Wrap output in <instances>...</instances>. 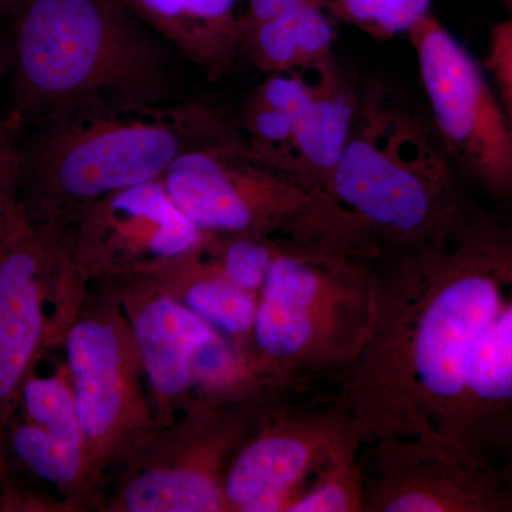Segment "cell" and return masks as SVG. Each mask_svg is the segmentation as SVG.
Here are the masks:
<instances>
[{"instance_id":"obj_1","label":"cell","mask_w":512,"mask_h":512,"mask_svg":"<svg viewBox=\"0 0 512 512\" xmlns=\"http://www.w3.org/2000/svg\"><path fill=\"white\" fill-rule=\"evenodd\" d=\"M372 333L335 380L365 444L434 431L495 463L512 426V211L375 261Z\"/></svg>"},{"instance_id":"obj_2","label":"cell","mask_w":512,"mask_h":512,"mask_svg":"<svg viewBox=\"0 0 512 512\" xmlns=\"http://www.w3.org/2000/svg\"><path fill=\"white\" fill-rule=\"evenodd\" d=\"M433 124L380 83L359 87L352 133L322 202L350 251L379 259L439 237L476 208Z\"/></svg>"},{"instance_id":"obj_3","label":"cell","mask_w":512,"mask_h":512,"mask_svg":"<svg viewBox=\"0 0 512 512\" xmlns=\"http://www.w3.org/2000/svg\"><path fill=\"white\" fill-rule=\"evenodd\" d=\"M10 130L177 100L165 42L119 0H25L9 20Z\"/></svg>"},{"instance_id":"obj_4","label":"cell","mask_w":512,"mask_h":512,"mask_svg":"<svg viewBox=\"0 0 512 512\" xmlns=\"http://www.w3.org/2000/svg\"><path fill=\"white\" fill-rule=\"evenodd\" d=\"M239 133L205 99L74 111L36 127L19 148L20 202L37 224L73 227L94 202L161 180L191 148Z\"/></svg>"},{"instance_id":"obj_5","label":"cell","mask_w":512,"mask_h":512,"mask_svg":"<svg viewBox=\"0 0 512 512\" xmlns=\"http://www.w3.org/2000/svg\"><path fill=\"white\" fill-rule=\"evenodd\" d=\"M281 239L258 296L252 345L286 394L355 365L372 333L375 261L320 242Z\"/></svg>"},{"instance_id":"obj_6","label":"cell","mask_w":512,"mask_h":512,"mask_svg":"<svg viewBox=\"0 0 512 512\" xmlns=\"http://www.w3.org/2000/svg\"><path fill=\"white\" fill-rule=\"evenodd\" d=\"M93 285L60 345L86 437L87 471L99 491L106 474L163 426L144 390L146 373L116 288L109 279Z\"/></svg>"},{"instance_id":"obj_7","label":"cell","mask_w":512,"mask_h":512,"mask_svg":"<svg viewBox=\"0 0 512 512\" xmlns=\"http://www.w3.org/2000/svg\"><path fill=\"white\" fill-rule=\"evenodd\" d=\"M163 181L204 234L305 239L318 227L320 201L259 156L242 131L185 151Z\"/></svg>"},{"instance_id":"obj_8","label":"cell","mask_w":512,"mask_h":512,"mask_svg":"<svg viewBox=\"0 0 512 512\" xmlns=\"http://www.w3.org/2000/svg\"><path fill=\"white\" fill-rule=\"evenodd\" d=\"M269 404L195 403L119 467L110 512H228L232 457Z\"/></svg>"},{"instance_id":"obj_9","label":"cell","mask_w":512,"mask_h":512,"mask_svg":"<svg viewBox=\"0 0 512 512\" xmlns=\"http://www.w3.org/2000/svg\"><path fill=\"white\" fill-rule=\"evenodd\" d=\"M407 36L441 146L467 183L512 211V123L483 63L433 13Z\"/></svg>"},{"instance_id":"obj_10","label":"cell","mask_w":512,"mask_h":512,"mask_svg":"<svg viewBox=\"0 0 512 512\" xmlns=\"http://www.w3.org/2000/svg\"><path fill=\"white\" fill-rule=\"evenodd\" d=\"M73 231L37 224L23 211L0 242V488L10 477L6 431L26 377L49 349Z\"/></svg>"},{"instance_id":"obj_11","label":"cell","mask_w":512,"mask_h":512,"mask_svg":"<svg viewBox=\"0 0 512 512\" xmlns=\"http://www.w3.org/2000/svg\"><path fill=\"white\" fill-rule=\"evenodd\" d=\"M366 512H512V470L434 431L386 437L360 453Z\"/></svg>"},{"instance_id":"obj_12","label":"cell","mask_w":512,"mask_h":512,"mask_svg":"<svg viewBox=\"0 0 512 512\" xmlns=\"http://www.w3.org/2000/svg\"><path fill=\"white\" fill-rule=\"evenodd\" d=\"M353 444L363 441L336 396L313 406L269 404L229 463L228 512H288L330 458Z\"/></svg>"},{"instance_id":"obj_13","label":"cell","mask_w":512,"mask_h":512,"mask_svg":"<svg viewBox=\"0 0 512 512\" xmlns=\"http://www.w3.org/2000/svg\"><path fill=\"white\" fill-rule=\"evenodd\" d=\"M73 227L64 288L70 309L79 308L94 282L171 261L205 238L175 204L163 178L101 198Z\"/></svg>"},{"instance_id":"obj_14","label":"cell","mask_w":512,"mask_h":512,"mask_svg":"<svg viewBox=\"0 0 512 512\" xmlns=\"http://www.w3.org/2000/svg\"><path fill=\"white\" fill-rule=\"evenodd\" d=\"M104 279L116 288L136 340L158 421L168 426L190 407L195 356L220 332L146 275L133 272Z\"/></svg>"},{"instance_id":"obj_15","label":"cell","mask_w":512,"mask_h":512,"mask_svg":"<svg viewBox=\"0 0 512 512\" xmlns=\"http://www.w3.org/2000/svg\"><path fill=\"white\" fill-rule=\"evenodd\" d=\"M315 73L311 101L296 119L295 140L285 171L322 201L349 143L359 87L340 69L335 57Z\"/></svg>"},{"instance_id":"obj_16","label":"cell","mask_w":512,"mask_h":512,"mask_svg":"<svg viewBox=\"0 0 512 512\" xmlns=\"http://www.w3.org/2000/svg\"><path fill=\"white\" fill-rule=\"evenodd\" d=\"M167 45L220 82L239 60V0H119Z\"/></svg>"},{"instance_id":"obj_17","label":"cell","mask_w":512,"mask_h":512,"mask_svg":"<svg viewBox=\"0 0 512 512\" xmlns=\"http://www.w3.org/2000/svg\"><path fill=\"white\" fill-rule=\"evenodd\" d=\"M138 274L146 275L158 288L207 320L239 349L255 356L252 329L259 293L245 291L234 284L217 259L205 251L204 245Z\"/></svg>"},{"instance_id":"obj_18","label":"cell","mask_w":512,"mask_h":512,"mask_svg":"<svg viewBox=\"0 0 512 512\" xmlns=\"http://www.w3.org/2000/svg\"><path fill=\"white\" fill-rule=\"evenodd\" d=\"M6 450L8 458L12 454L33 476L53 485L67 507L79 511L99 497L87 471L86 451L16 413L6 431Z\"/></svg>"},{"instance_id":"obj_19","label":"cell","mask_w":512,"mask_h":512,"mask_svg":"<svg viewBox=\"0 0 512 512\" xmlns=\"http://www.w3.org/2000/svg\"><path fill=\"white\" fill-rule=\"evenodd\" d=\"M35 367L23 383L15 413L86 451V437L67 367L62 373L46 376L37 375Z\"/></svg>"},{"instance_id":"obj_20","label":"cell","mask_w":512,"mask_h":512,"mask_svg":"<svg viewBox=\"0 0 512 512\" xmlns=\"http://www.w3.org/2000/svg\"><path fill=\"white\" fill-rule=\"evenodd\" d=\"M362 444H353L330 458L288 512H366Z\"/></svg>"},{"instance_id":"obj_21","label":"cell","mask_w":512,"mask_h":512,"mask_svg":"<svg viewBox=\"0 0 512 512\" xmlns=\"http://www.w3.org/2000/svg\"><path fill=\"white\" fill-rule=\"evenodd\" d=\"M202 245L234 284L259 293L281 247V239L205 234Z\"/></svg>"},{"instance_id":"obj_22","label":"cell","mask_w":512,"mask_h":512,"mask_svg":"<svg viewBox=\"0 0 512 512\" xmlns=\"http://www.w3.org/2000/svg\"><path fill=\"white\" fill-rule=\"evenodd\" d=\"M296 120L269 106L254 93L242 106L239 130L259 154L286 174L295 140Z\"/></svg>"},{"instance_id":"obj_23","label":"cell","mask_w":512,"mask_h":512,"mask_svg":"<svg viewBox=\"0 0 512 512\" xmlns=\"http://www.w3.org/2000/svg\"><path fill=\"white\" fill-rule=\"evenodd\" d=\"M23 214L20 202V153L6 117L0 114V242Z\"/></svg>"},{"instance_id":"obj_24","label":"cell","mask_w":512,"mask_h":512,"mask_svg":"<svg viewBox=\"0 0 512 512\" xmlns=\"http://www.w3.org/2000/svg\"><path fill=\"white\" fill-rule=\"evenodd\" d=\"M483 66L512 123V16L491 28Z\"/></svg>"},{"instance_id":"obj_25","label":"cell","mask_w":512,"mask_h":512,"mask_svg":"<svg viewBox=\"0 0 512 512\" xmlns=\"http://www.w3.org/2000/svg\"><path fill=\"white\" fill-rule=\"evenodd\" d=\"M254 94L269 106L291 114L296 120L311 101L313 82L306 80L303 72L268 74V79Z\"/></svg>"},{"instance_id":"obj_26","label":"cell","mask_w":512,"mask_h":512,"mask_svg":"<svg viewBox=\"0 0 512 512\" xmlns=\"http://www.w3.org/2000/svg\"><path fill=\"white\" fill-rule=\"evenodd\" d=\"M396 3L397 0H328L326 9L335 22L355 26L370 36Z\"/></svg>"},{"instance_id":"obj_27","label":"cell","mask_w":512,"mask_h":512,"mask_svg":"<svg viewBox=\"0 0 512 512\" xmlns=\"http://www.w3.org/2000/svg\"><path fill=\"white\" fill-rule=\"evenodd\" d=\"M306 0H247V8L239 15V39L259 23L295 8Z\"/></svg>"},{"instance_id":"obj_28","label":"cell","mask_w":512,"mask_h":512,"mask_svg":"<svg viewBox=\"0 0 512 512\" xmlns=\"http://www.w3.org/2000/svg\"><path fill=\"white\" fill-rule=\"evenodd\" d=\"M10 67V43L9 40L0 37V82L9 73Z\"/></svg>"},{"instance_id":"obj_29","label":"cell","mask_w":512,"mask_h":512,"mask_svg":"<svg viewBox=\"0 0 512 512\" xmlns=\"http://www.w3.org/2000/svg\"><path fill=\"white\" fill-rule=\"evenodd\" d=\"M25 0H0V22L10 20L16 9L19 8Z\"/></svg>"},{"instance_id":"obj_30","label":"cell","mask_w":512,"mask_h":512,"mask_svg":"<svg viewBox=\"0 0 512 512\" xmlns=\"http://www.w3.org/2000/svg\"><path fill=\"white\" fill-rule=\"evenodd\" d=\"M501 456L505 458V466L510 467L512 470V426L507 439L504 441L503 448H501Z\"/></svg>"}]
</instances>
